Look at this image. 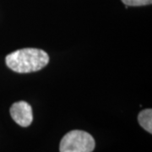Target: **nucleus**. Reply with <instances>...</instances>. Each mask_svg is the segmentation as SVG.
Instances as JSON below:
<instances>
[{
    "instance_id": "39448f33",
    "label": "nucleus",
    "mask_w": 152,
    "mask_h": 152,
    "mask_svg": "<svg viewBox=\"0 0 152 152\" xmlns=\"http://www.w3.org/2000/svg\"><path fill=\"white\" fill-rule=\"evenodd\" d=\"M122 2L127 6H144L151 4L152 0H122Z\"/></svg>"
},
{
    "instance_id": "f03ea898",
    "label": "nucleus",
    "mask_w": 152,
    "mask_h": 152,
    "mask_svg": "<svg viewBox=\"0 0 152 152\" xmlns=\"http://www.w3.org/2000/svg\"><path fill=\"white\" fill-rule=\"evenodd\" d=\"M96 142L92 136L86 131L72 130L61 140L60 152H92Z\"/></svg>"
},
{
    "instance_id": "f257e3e1",
    "label": "nucleus",
    "mask_w": 152,
    "mask_h": 152,
    "mask_svg": "<svg viewBox=\"0 0 152 152\" xmlns=\"http://www.w3.org/2000/svg\"><path fill=\"white\" fill-rule=\"evenodd\" d=\"M6 64L17 73H31L43 69L48 64V54L42 49L24 48L6 57Z\"/></svg>"
},
{
    "instance_id": "7ed1b4c3",
    "label": "nucleus",
    "mask_w": 152,
    "mask_h": 152,
    "mask_svg": "<svg viewBox=\"0 0 152 152\" xmlns=\"http://www.w3.org/2000/svg\"><path fill=\"white\" fill-rule=\"evenodd\" d=\"M10 115L13 120L21 127H28L33 121L32 108L26 102H18L10 107Z\"/></svg>"
},
{
    "instance_id": "20e7f679",
    "label": "nucleus",
    "mask_w": 152,
    "mask_h": 152,
    "mask_svg": "<svg viewBox=\"0 0 152 152\" xmlns=\"http://www.w3.org/2000/svg\"><path fill=\"white\" fill-rule=\"evenodd\" d=\"M139 124L144 129L150 134L152 133V110L145 109L141 111L138 116Z\"/></svg>"
}]
</instances>
